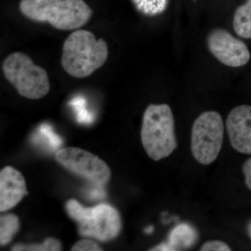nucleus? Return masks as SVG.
I'll return each instance as SVG.
<instances>
[{"label":"nucleus","instance_id":"f257e3e1","mask_svg":"<svg viewBox=\"0 0 251 251\" xmlns=\"http://www.w3.org/2000/svg\"><path fill=\"white\" fill-rule=\"evenodd\" d=\"M108 54L104 39H97L90 31L77 29L64 41L61 64L71 76L84 78L104 65Z\"/></svg>","mask_w":251,"mask_h":251},{"label":"nucleus","instance_id":"f03ea898","mask_svg":"<svg viewBox=\"0 0 251 251\" xmlns=\"http://www.w3.org/2000/svg\"><path fill=\"white\" fill-rule=\"evenodd\" d=\"M19 9L31 21L64 31L80 29L93 14L84 0H21Z\"/></svg>","mask_w":251,"mask_h":251},{"label":"nucleus","instance_id":"7ed1b4c3","mask_svg":"<svg viewBox=\"0 0 251 251\" xmlns=\"http://www.w3.org/2000/svg\"><path fill=\"white\" fill-rule=\"evenodd\" d=\"M142 144L153 161L169 156L177 148L175 119L168 104H150L144 112Z\"/></svg>","mask_w":251,"mask_h":251},{"label":"nucleus","instance_id":"20e7f679","mask_svg":"<svg viewBox=\"0 0 251 251\" xmlns=\"http://www.w3.org/2000/svg\"><path fill=\"white\" fill-rule=\"evenodd\" d=\"M66 209L69 216L76 222L79 233L83 237L108 242L115 239L121 232V216L110 204L85 207L72 199L66 204Z\"/></svg>","mask_w":251,"mask_h":251},{"label":"nucleus","instance_id":"39448f33","mask_svg":"<svg viewBox=\"0 0 251 251\" xmlns=\"http://www.w3.org/2000/svg\"><path fill=\"white\" fill-rule=\"evenodd\" d=\"M4 77L25 98H44L50 90L48 73L21 52L10 54L2 64Z\"/></svg>","mask_w":251,"mask_h":251},{"label":"nucleus","instance_id":"423d86ee","mask_svg":"<svg viewBox=\"0 0 251 251\" xmlns=\"http://www.w3.org/2000/svg\"><path fill=\"white\" fill-rule=\"evenodd\" d=\"M224 136V125L218 112H203L195 120L191 130L193 156L201 165L208 166L219 156Z\"/></svg>","mask_w":251,"mask_h":251},{"label":"nucleus","instance_id":"0eeeda50","mask_svg":"<svg viewBox=\"0 0 251 251\" xmlns=\"http://www.w3.org/2000/svg\"><path fill=\"white\" fill-rule=\"evenodd\" d=\"M54 157L67 171L97 186L106 184L111 176L110 168L103 160L82 149L62 148Z\"/></svg>","mask_w":251,"mask_h":251},{"label":"nucleus","instance_id":"6e6552de","mask_svg":"<svg viewBox=\"0 0 251 251\" xmlns=\"http://www.w3.org/2000/svg\"><path fill=\"white\" fill-rule=\"evenodd\" d=\"M206 43L211 53L225 65L240 67L250 60L251 53L247 46L226 29H215L211 31L207 36Z\"/></svg>","mask_w":251,"mask_h":251},{"label":"nucleus","instance_id":"1a4fd4ad","mask_svg":"<svg viewBox=\"0 0 251 251\" xmlns=\"http://www.w3.org/2000/svg\"><path fill=\"white\" fill-rule=\"evenodd\" d=\"M226 128L234 150L251 154V105H242L232 109L226 120Z\"/></svg>","mask_w":251,"mask_h":251},{"label":"nucleus","instance_id":"9d476101","mask_svg":"<svg viewBox=\"0 0 251 251\" xmlns=\"http://www.w3.org/2000/svg\"><path fill=\"white\" fill-rule=\"evenodd\" d=\"M28 194L24 176L11 166L0 172V211L12 209Z\"/></svg>","mask_w":251,"mask_h":251},{"label":"nucleus","instance_id":"9b49d317","mask_svg":"<svg viewBox=\"0 0 251 251\" xmlns=\"http://www.w3.org/2000/svg\"><path fill=\"white\" fill-rule=\"evenodd\" d=\"M198 234L194 227L187 224L176 226L170 233L168 244L171 251H178L192 247L197 240Z\"/></svg>","mask_w":251,"mask_h":251},{"label":"nucleus","instance_id":"f8f14e48","mask_svg":"<svg viewBox=\"0 0 251 251\" xmlns=\"http://www.w3.org/2000/svg\"><path fill=\"white\" fill-rule=\"evenodd\" d=\"M233 27L236 34L244 39H251V0L241 5L234 13Z\"/></svg>","mask_w":251,"mask_h":251},{"label":"nucleus","instance_id":"ddd939ff","mask_svg":"<svg viewBox=\"0 0 251 251\" xmlns=\"http://www.w3.org/2000/svg\"><path fill=\"white\" fill-rule=\"evenodd\" d=\"M20 229V221L17 216L9 214L0 217V244H9Z\"/></svg>","mask_w":251,"mask_h":251},{"label":"nucleus","instance_id":"4468645a","mask_svg":"<svg viewBox=\"0 0 251 251\" xmlns=\"http://www.w3.org/2000/svg\"><path fill=\"white\" fill-rule=\"evenodd\" d=\"M136 9L148 16L161 14L166 9L167 0H132Z\"/></svg>","mask_w":251,"mask_h":251},{"label":"nucleus","instance_id":"2eb2a0df","mask_svg":"<svg viewBox=\"0 0 251 251\" xmlns=\"http://www.w3.org/2000/svg\"><path fill=\"white\" fill-rule=\"evenodd\" d=\"M11 251H62V244L57 239L49 237L41 244H31L23 245L17 244L14 246Z\"/></svg>","mask_w":251,"mask_h":251},{"label":"nucleus","instance_id":"dca6fc26","mask_svg":"<svg viewBox=\"0 0 251 251\" xmlns=\"http://www.w3.org/2000/svg\"><path fill=\"white\" fill-rule=\"evenodd\" d=\"M72 251H101L103 249L92 239H82L74 244Z\"/></svg>","mask_w":251,"mask_h":251},{"label":"nucleus","instance_id":"f3484780","mask_svg":"<svg viewBox=\"0 0 251 251\" xmlns=\"http://www.w3.org/2000/svg\"><path fill=\"white\" fill-rule=\"evenodd\" d=\"M40 131L44 135V138L49 140V146L52 149L57 150L62 145V140L57 135L54 134L49 126L43 125L41 127Z\"/></svg>","mask_w":251,"mask_h":251},{"label":"nucleus","instance_id":"a211bd4d","mask_svg":"<svg viewBox=\"0 0 251 251\" xmlns=\"http://www.w3.org/2000/svg\"><path fill=\"white\" fill-rule=\"evenodd\" d=\"M201 251H230L231 248L226 242L219 240L209 241L201 247Z\"/></svg>","mask_w":251,"mask_h":251},{"label":"nucleus","instance_id":"6ab92c4d","mask_svg":"<svg viewBox=\"0 0 251 251\" xmlns=\"http://www.w3.org/2000/svg\"><path fill=\"white\" fill-rule=\"evenodd\" d=\"M243 173L245 178L246 185L251 191V158H249L243 165Z\"/></svg>","mask_w":251,"mask_h":251},{"label":"nucleus","instance_id":"aec40b11","mask_svg":"<svg viewBox=\"0 0 251 251\" xmlns=\"http://www.w3.org/2000/svg\"><path fill=\"white\" fill-rule=\"evenodd\" d=\"M247 232L249 234V237L251 239V220L249 221V224L247 226Z\"/></svg>","mask_w":251,"mask_h":251},{"label":"nucleus","instance_id":"412c9836","mask_svg":"<svg viewBox=\"0 0 251 251\" xmlns=\"http://www.w3.org/2000/svg\"><path fill=\"white\" fill-rule=\"evenodd\" d=\"M153 227L152 226H150V227H148V228L145 229V232H146L147 234H150L153 232Z\"/></svg>","mask_w":251,"mask_h":251}]
</instances>
